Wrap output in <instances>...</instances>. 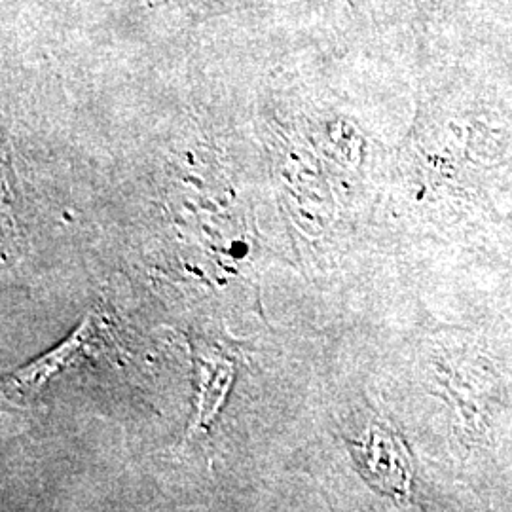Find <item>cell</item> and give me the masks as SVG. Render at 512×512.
<instances>
[{
	"instance_id": "obj_1",
	"label": "cell",
	"mask_w": 512,
	"mask_h": 512,
	"mask_svg": "<svg viewBox=\"0 0 512 512\" xmlns=\"http://www.w3.org/2000/svg\"><path fill=\"white\" fill-rule=\"evenodd\" d=\"M253 0H154V4L162 6H175L190 16L209 18L220 16L226 12H234L243 6H249Z\"/></svg>"
}]
</instances>
